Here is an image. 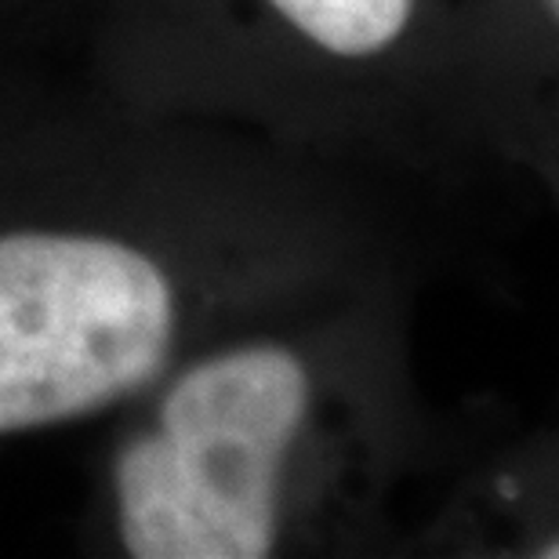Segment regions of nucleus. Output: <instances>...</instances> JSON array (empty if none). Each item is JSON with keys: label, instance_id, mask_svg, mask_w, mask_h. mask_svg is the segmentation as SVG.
Returning a JSON list of instances; mask_svg holds the SVG:
<instances>
[{"label": "nucleus", "instance_id": "obj_3", "mask_svg": "<svg viewBox=\"0 0 559 559\" xmlns=\"http://www.w3.org/2000/svg\"><path fill=\"white\" fill-rule=\"evenodd\" d=\"M301 37L331 55H374L389 48L411 19L415 0H270Z\"/></svg>", "mask_w": 559, "mask_h": 559}, {"label": "nucleus", "instance_id": "obj_4", "mask_svg": "<svg viewBox=\"0 0 559 559\" xmlns=\"http://www.w3.org/2000/svg\"><path fill=\"white\" fill-rule=\"evenodd\" d=\"M545 4H549V11H552V15H556V11H559V0H545Z\"/></svg>", "mask_w": 559, "mask_h": 559}, {"label": "nucleus", "instance_id": "obj_1", "mask_svg": "<svg viewBox=\"0 0 559 559\" xmlns=\"http://www.w3.org/2000/svg\"><path fill=\"white\" fill-rule=\"evenodd\" d=\"M309 404V378L280 345L197 364L156 429L117 462L120 538L139 559H262L276 545L280 476Z\"/></svg>", "mask_w": 559, "mask_h": 559}, {"label": "nucleus", "instance_id": "obj_2", "mask_svg": "<svg viewBox=\"0 0 559 559\" xmlns=\"http://www.w3.org/2000/svg\"><path fill=\"white\" fill-rule=\"evenodd\" d=\"M171 334L175 295L150 254L81 233L0 237V436L135 393Z\"/></svg>", "mask_w": 559, "mask_h": 559}]
</instances>
